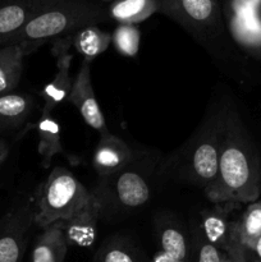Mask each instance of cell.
I'll return each mask as SVG.
<instances>
[{
	"instance_id": "cell-20",
	"label": "cell",
	"mask_w": 261,
	"mask_h": 262,
	"mask_svg": "<svg viewBox=\"0 0 261 262\" xmlns=\"http://www.w3.org/2000/svg\"><path fill=\"white\" fill-rule=\"evenodd\" d=\"M38 152L44 166H48L53 158L63 152L60 140V125L51 115H41L37 124Z\"/></svg>"
},
{
	"instance_id": "cell-11",
	"label": "cell",
	"mask_w": 261,
	"mask_h": 262,
	"mask_svg": "<svg viewBox=\"0 0 261 262\" xmlns=\"http://www.w3.org/2000/svg\"><path fill=\"white\" fill-rule=\"evenodd\" d=\"M50 0H3L0 3V46L12 38L45 7Z\"/></svg>"
},
{
	"instance_id": "cell-12",
	"label": "cell",
	"mask_w": 261,
	"mask_h": 262,
	"mask_svg": "<svg viewBox=\"0 0 261 262\" xmlns=\"http://www.w3.org/2000/svg\"><path fill=\"white\" fill-rule=\"evenodd\" d=\"M100 217V206L92 194V200L81 211L71 219L61 222L67 242L69 245L87 247L94 243L96 237L97 220Z\"/></svg>"
},
{
	"instance_id": "cell-6",
	"label": "cell",
	"mask_w": 261,
	"mask_h": 262,
	"mask_svg": "<svg viewBox=\"0 0 261 262\" xmlns=\"http://www.w3.org/2000/svg\"><path fill=\"white\" fill-rule=\"evenodd\" d=\"M91 200V192L68 169L58 166L40 189L35 206V224L45 229L54 223L66 222Z\"/></svg>"
},
{
	"instance_id": "cell-14",
	"label": "cell",
	"mask_w": 261,
	"mask_h": 262,
	"mask_svg": "<svg viewBox=\"0 0 261 262\" xmlns=\"http://www.w3.org/2000/svg\"><path fill=\"white\" fill-rule=\"evenodd\" d=\"M201 232L204 239L227 253L237 234V225L223 210H209L202 216Z\"/></svg>"
},
{
	"instance_id": "cell-17",
	"label": "cell",
	"mask_w": 261,
	"mask_h": 262,
	"mask_svg": "<svg viewBox=\"0 0 261 262\" xmlns=\"http://www.w3.org/2000/svg\"><path fill=\"white\" fill-rule=\"evenodd\" d=\"M25 55L19 43L0 46V95L13 92L19 84Z\"/></svg>"
},
{
	"instance_id": "cell-22",
	"label": "cell",
	"mask_w": 261,
	"mask_h": 262,
	"mask_svg": "<svg viewBox=\"0 0 261 262\" xmlns=\"http://www.w3.org/2000/svg\"><path fill=\"white\" fill-rule=\"evenodd\" d=\"M112 41L118 53L132 58L140 50L141 32L136 25H119L113 33Z\"/></svg>"
},
{
	"instance_id": "cell-30",
	"label": "cell",
	"mask_w": 261,
	"mask_h": 262,
	"mask_svg": "<svg viewBox=\"0 0 261 262\" xmlns=\"http://www.w3.org/2000/svg\"><path fill=\"white\" fill-rule=\"evenodd\" d=\"M101 2H104V3H112L113 0H101Z\"/></svg>"
},
{
	"instance_id": "cell-29",
	"label": "cell",
	"mask_w": 261,
	"mask_h": 262,
	"mask_svg": "<svg viewBox=\"0 0 261 262\" xmlns=\"http://www.w3.org/2000/svg\"><path fill=\"white\" fill-rule=\"evenodd\" d=\"M222 262H230V258H229V256H228L227 253H225L224 258H223V261H222Z\"/></svg>"
},
{
	"instance_id": "cell-24",
	"label": "cell",
	"mask_w": 261,
	"mask_h": 262,
	"mask_svg": "<svg viewBox=\"0 0 261 262\" xmlns=\"http://www.w3.org/2000/svg\"><path fill=\"white\" fill-rule=\"evenodd\" d=\"M97 262H137V258L124 246L106 245L99 252Z\"/></svg>"
},
{
	"instance_id": "cell-16",
	"label": "cell",
	"mask_w": 261,
	"mask_h": 262,
	"mask_svg": "<svg viewBox=\"0 0 261 262\" xmlns=\"http://www.w3.org/2000/svg\"><path fill=\"white\" fill-rule=\"evenodd\" d=\"M30 95L9 92L0 95V129H14L28 119L33 109Z\"/></svg>"
},
{
	"instance_id": "cell-1",
	"label": "cell",
	"mask_w": 261,
	"mask_h": 262,
	"mask_svg": "<svg viewBox=\"0 0 261 262\" xmlns=\"http://www.w3.org/2000/svg\"><path fill=\"white\" fill-rule=\"evenodd\" d=\"M261 188V155L233 105L223 106L219 168L214 183L204 191L216 205L251 204Z\"/></svg>"
},
{
	"instance_id": "cell-10",
	"label": "cell",
	"mask_w": 261,
	"mask_h": 262,
	"mask_svg": "<svg viewBox=\"0 0 261 262\" xmlns=\"http://www.w3.org/2000/svg\"><path fill=\"white\" fill-rule=\"evenodd\" d=\"M136 152L122 138L107 133L100 136L94 154V168L100 178L113 176L123 170L135 159Z\"/></svg>"
},
{
	"instance_id": "cell-27",
	"label": "cell",
	"mask_w": 261,
	"mask_h": 262,
	"mask_svg": "<svg viewBox=\"0 0 261 262\" xmlns=\"http://www.w3.org/2000/svg\"><path fill=\"white\" fill-rule=\"evenodd\" d=\"M8 154H9V146L4 140H0V164L5 160Z\"/></svg>"
},
{
	"instance_id": "cell-32",
	"label": "cell",
	"mask_w": 261,
	"mask_h": 262,
	"mask_svg": "<svg viewBox=\"0 0 261 262\" xmlns=\"http://www.w3.org/2000/svg\"><path fill=\"white\" fill-rule=\"evenodd\" d=\"M260 196H261V188H260Z\"/></svg>"
},
{
	"instance_id": "cell-3",
	"label": "cell",
	"mask_w": 261,
	"mask_h": 262,
	"mask_svg": "<svg viewBox=\"0 0 261 262\" xmlns=\"http://www.w3.org/2000/svg\"><path fill=\"white\" fill-rule=\"evenodd\" d=\"M109 19L106 8L92 0H50L10 43H19L27 55L46 41L73 35Z\"/></svg>"
},
{
	"instance_id": "cell-13",
	"label": "cell",
	"mask_w": 261,
	"mask_h": 262,
	"mask_svg": "<svg viewBox=\"0 0 261 262\" xmlns=\"http://www.w3.org/2000/svg\"><path fill=\"white\" fill-rule=\"evenodd\" d=\"M227 31L235 45L261 60V23L241 15L223 13Z\"/></svg>"
},
{
	"instance_id": "cell-19",
	"label": "cell",
	"mask_w": 261,
	"mask_h": 262,
	"mask_svg": "<svg viewBox=\"0 0 261 262\" xmlns=\"http://www.w3.org/2000/svg\"><path fill=\"white\" fill-rule=\"evenodd\" d=\"M112 42V35L100 30L97 26H89L72 35V45L86 61H91L104 53Z\"/></svg>"
},
{
	"instance_id": "cell-2",
	"label": "cell",
	"mask_w": 261,
	"mask_h": 262,
	"mask_svg": "<svg viewBox=\"0 0 261 262\" xmlns=\"http://www.w3.org/2000/svg\"><path fill=\"white\" fill-rule=\"evenodd\" d=\"M223 107L207 112L193 135L163 164V173L206 191L219 168Z\"/></svg>"
},
{
	"instance_id": "cell-25",
	"label": "cell",
	"mask_w": 261,
	"mask_h": 262,
	"mask_svg": "<svg viewBox=\"0 0 261 262\" xmlns=\"http://www.w3.org/2000/svg\"><path fill=\"white\" fill-rule=\"evenodd\" d=\"M224 256L225 252L220 251L219 248H216L202 238V242L200 243L197 262H222Z\"/></svg>"
},
{
	"instance_id": "cell-21",
	"label": "cell",
	"mask_w": 261,
	"mask_h": 262,
	"mask_svg": "<svg viewBox=\"0 0 261 262\" xmlns=\"http://www.w3.org/2000/svg\"><path fill=\"white\" fill-rule=\"evenodd\" d=\"M240 242L247 250H252L256 241L261 237V200L251 202L241 219L235 222Z\"/></svg>"
},
{
	"instance_id": "cell-9",
	"label": "cell",
	"mask_w": 261,
	"mask_h": 262,
	"mask_svg": "<svg viewBox=\"0 0 261 262\" xmlns=\"http://www.w3.org/2000/svg\"><path fill=\"white\" fill-rule=\"evenodd\" d=\"M71 43L72 35H69L66 37L58 38L55 46H54V53L58 56V63H56L58 71L50 83L46 84V87L41 92V99L44 101L41 115H51V112L59 104L68 100L69 94H71L72 86H73V81L69 74L72 55L66 51Z\"/></svg>"
},
{
	"instance_id": "cell-15",
	"label": "cell",
	"mask_w": 261,
	"mask_h": 262,
	"mask_svg": "<svg viewBox=\"0 0 261 262\" xmlns=\"http://www.w3.org/2000/svg\"><path fill=\"white\" fill-rule=\"evenodd\" d=\"M68 242H67L61 222L54 223L45 228L37 238L32 250L31 262H64Z\"/></svg>"
},
{
	"instance_id": "cell-5",
	"label": "cell",
	"mask_w": 261,
	"mask_h": 262,
	"mask_svg": "<svg viewBox=\"0 0 261 262\" xmlns=\"http://www.w3.org/2000/svg\"><path fill=\"white\" fill-rule=\"evenodd\" d=\"M158 13L178 23L214 55L229 36L219 0H158Z\"/></svg>"
},
{
	"instance_id": "cell-28",
	"label": "cell",
	"mask_w": 261,
	"mask_h": 262,
	"mask_svg": "<svg viewBox=\"0 0 261 262\" xmlns=\"http://www.w3.org/2000/svg\"><path fill=\"white\" fill-rule=\"evenodd\" d=\"M252 251L253 253H255V256L256 257H257V260L258 261H261V237L258 238L257 241H256V243L255 245H253V247H252Z\"/></svg>"
},
{
	"instance_id": "cell-26",
	"label": "cell",
	"mask_w": 261,
	"mask_h": 262,
	"mask_svg": "<svg viewBox=\"0 0 261 262\" xmlns=\"http://www.w3.org/2000/svg\"><path fill=\"white\" fill-rule=\"evenodd\" d=\"M153 262H181V261H178V260H176V258L170 257V256H168L166 253H164V252H159L158 255L154 257Z\"/></svg>"
},
{
	"instance_id": "cell-18",
	"label": "cell",
	"mask_w": 261,
	"mask_h": 262,
	"mask_svg": "<svg viewBox=\"0 0 261 262\" xmlns=\"http://www.w3.org/2000/svg\"><path fill=\"white\" fill-rule=\"evenodd\" d=\"M106 9L119 25H137L158 12V0H113Z\"/></svg>"
},
{
	"instance_id": "cell-4",
	"label": "cell",
	"mask_w": 261,
	"mask_h": 262,
	"mask_svg": "<svg viewBox=\"0 0 261 262\" xmlns=\"http://www.w3.org/2000/svg\"><path fill=\"white\" fill-rule=\"evenodd\" d=\"M158 159L147 152H136L135 159L123 170L100 178L91 192L100 206V215L119 216L141 209L151 196V178Z\"/></svg>"
},
{
	"instance_id": "cell-8",
	"label": "cell",
	"mask_w": 261,
	"mask_h": 262,
	"mask_svg": "<svg viewBox=\"0 0 261 262\" xmlns=\"http://www.w3.org/2000/svg\"><path fill=\"white\" fill-rule=\"evenodd\" d=\"M69 102L73 104L79 112L81 117L86 122L87 125L99 132L100 136L107 135L109 129L105 123V118L102 115L100 105L95 96L94 87L91 82V69L89 61L83 60L76 78L73 81L72 91L68 97Z\"/></svg>"
},
{
	"instance_id": "cell-31",
	"label": "cell",
	"mask_w": 261,
	"mask_h": 262,
	"mask_svg": "<svg viewBox=\"0 0 261 262\" xmlns=\"http://www.w3.org/2000/svg\"><path fill=\"white\" fill-rule=\"evenodd\" d=\"M255 262H261V261H258V260H256V261H255Z\"/></svg>"
},
{
	"instance_id": "cell-7",
	"label": "cell",
	"mask_w": 261,
	"mask_h": 262,
	"mask_svg": "<svg viewBox=\"0 0 261 262\" xmlns=\"http://www.w3.org/2000/svg\"><path fill=\"white\" fill-rule=\"evenodd\" d=\"M35 224V209L19 202L0 222V262H22L27 233Z\"/></svg>"
},
{
	"instance_id": "cell-23",
	"label": "cell",
	"mask_w": 261,
	"mask_h": 262,
	"mask_svg": "<svg viewBox=\"0 0 261 262\" xmlns=\"http://www.w3.org/2000/svg\"><path fill=\"white\" fill-rule=\"evenodd\" d=\"M161 252L181 262L187 261V241L178 228L169 225L160 232Z\"/></svg>"
}]
</instances>
